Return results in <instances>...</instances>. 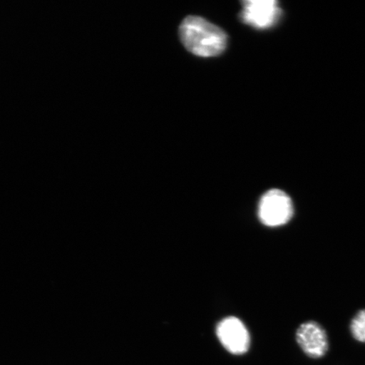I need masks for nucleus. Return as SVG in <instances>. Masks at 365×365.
<instances>
[{"mask_svg":"<svg viewBox=\"0 0 365 365\" xmlns=\"http://www.w3.org/2000/svg\"><path fill=\"white\" fill-rule=\"evenodd\" d=\"M179 34L182 45L196 56L216 57L227 48L225 31L202 17L187 16L181 23Z\"/></svg>","mask_w":365,"mask_h":365,"instance_id":"f257e3e1","label":"nucleus"},{"mask_svg":"<svg viewBox=\"0 0 365 365\" xmlns=\"http://www.w3.org/2000/svg\"><path fill=\"white\" fill-rule=\"evenodd\" d=\"M294 212L293 202L289 195L278 189L267 191L258 205L259 220L267 227L287 225L293 217Z\"/></svg>","mask_w":365,"mask_h":365,"instance_id":"f03ea898","label":"nucleus"},{"mask_svg":"<svg viewBox=\"0 0 365 365\" xmlns=\"http://www.w3.org/2000/svg\"><path fill=\"white\" fill-rule=\"evenodd\" d=\"M217 335L222 345L230 354L242 355L250 349L249 331L239 318L230 317L223 319L217 325Z\"/></svg>","mask_w":365,"mask_h":365,"instance_id":"7ed1b4c3","label":"nucleus"},{"mask_svg":"<svg viewBox=\"0 0 365 365\" xmlns=\"http://www.w3.org/2000/svg\"><path fill=\"white\" fill-rule=\"evenodd\" d=\"M242 19L257 29H269L279 19L281 10L275 0H248L242 2Z\"/></svg>","mask_w":365,"mask_h":365,"instance_id":"20e7f679","label":"nucleus"},{"mask_svg":"<svg viewBox=\"0 0 365 365\" xmlns=\"http://www.w3.org/2000/svg\"><path fill=\"white\" fill-rule=\"evenodd\" d=\"M296 340L304 354L312 359L322 358L329 346L325 329L313 321L304 322L298 328Z\"/></svg>","mask_w":365,"mask_h":365,"instance_id":"39448f33","label":"nucleus"},{"mask_svg":"<svg viewBox=\"0 0 365 365\" xmlns=\"http://www.w3.org/2000/svg\"><path fill=\"white\" fill-rule=\"evenodd\" d=\"M350 327L354 339L360 342H365V309L356 314Z\"/></svg>","mask_w":365,"mask_h":365,"instance_id":"423d86ee","label":"nucleus"}]
</instances>
